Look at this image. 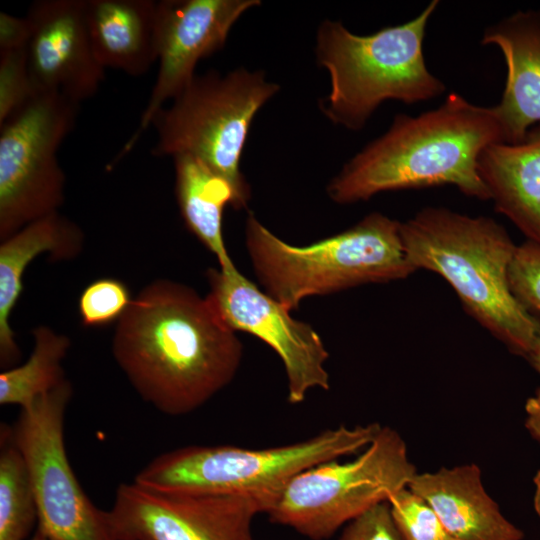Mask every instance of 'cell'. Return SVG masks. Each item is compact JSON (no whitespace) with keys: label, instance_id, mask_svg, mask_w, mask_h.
I'll return each mask as SVG.
<instances>
[{"label":"cell","instance_id":"cell-21","mask_svg":"<svg viewBox=\"0 0 540 540\" xmlns=\"http://www.w3.org/2000/svg\"><path fill=\"white\" fill-rule=\"evenodd\" d=\"M34 346L28 360L0 374V404L28 407L37 398L53 390L65 380L62 361L70 348V340L48 326H37Z\"/></svg>","mask_w":540,"mask_h":540},{"label":"cell","instance_id":"cell-30","mask_svg":"<svg viewBox=\"0 0 540 540\" xmlns=\"http://www.w3.org/2000/svg\"><path fill=\"white\" fill-rule=\"evenodd\" d=\"M526 358L534 370L540 375V331L538 332L531 351Z\"/></svg>","mask_w":540,"mask_h":540},{"label":"cell","instance_id":"cell-6","mask_svg":"<svg viewBox=\"0 0 540 540\" xmlns=\"http://www.w3.org/2000/svg\"><path fill=\"white\" fill-rule=\"evenodd\" d=\"M381 428L379 423L353 428L340 425L302 441L263 449L185 446L156 456L133 482L158 491L259 495L272 506L293 477L366 448Z\"/></svg>","mask_w":540,"mask_h":540},{"label":"cell","instance_id":"cell-23","mask_svg":"<svg viewBox=\"0 0 540 540\" xmlns=\"http://www.w3.org/2000/svg\"><path fill=\"white\" fill-rule=\"evenodd\" d=\"M388 503L403 540H456L434 509L408 487L392 495Z\"/></svg>","mask_w":540,"mask_h":540},{"label":"cell","instance_id":"cell-26","mask_svg":"<svg viewBox=\"0 0 540 540\" xmlns=\"http://www.w3.org/2000/svg\"><path fill=\"white\" fill-rule=\"evenodd\" d=\"M513 296L533 318L540 321V245L526 240L517 245L509 267Z\"/></svg>","mask_w":540,"mask_h":540},{"label":"cell","instance_id":"cell-3","mask_svg":"<svg viewBox=\"0 0 540 540\" xmlns=\"http://www.w3.org/2000/svg\"><path fill=\"white\" fill-rule=\"evenodd\" d=\"M400 234L416 271L441 276L469 316L512 353L528 356L540 321L511 292L509 267L517 245L502 225L490 217L431 206L401 222Z\"/></svg>","mask_w":540,"mask_h":540},{"label":"cell","instance_id":"cell-12","mask_svg":"<svg viewBox=\"0 0 540 540\" xmlns=\"http://www.w3.org/2000/svg\"><path fill=\"white\" fill-rule=\"evenodd\" d=\"M206 299L233 331L256 336L281 359L287 377V400L304 401L315 388L328 390L329 353L315 329L291 316V311L260 290L235 265L207 271Z\"/></svg>","mask_w":540,"mask_h":540},{"label":"cell","instance_id":"cell-32","mask_svg":"<svg viewBox=\"0 0 540 540\" xmlns=\"http://www.w3.org/2000/svg\"><path fill=\"white\" fill-rule=\"evenodd\" d=\"M29 540H50L36 529L35 534Z\"/></svg>","mask_w":540,"mask_h":540},{"label":"cell","instance_id":"cell-16","mask_svg":"<svg viewBox=\"0 0 540 540\" xmlns=\"http://www.w3.org/2000/svg\"><path fill=\"white\" fill-rule=\"evenodd\" d=\"M408 488L434 509L456 540L524 538V532L501 513L487 493L481 469L474 463L417 473Z\"/></svg>","mask_w":540,"mask_h":540},{"label":"cell","instance_id":"cell-31","mask_svg":"<svg viewBox=\"0 0 540 540\" xmlns=\"http://www.w3.org/2000/svg\"><path fill=\"white\" fill-rule=\"evenodd\" d=\"M534 483V496H533V506L536 514L540 517V470L536 473L533 478Z\"/></svg>","mask_w":540,"mask_h":540},{"label":"cell","instance_id":"cell-10","mask_svg":"<svg viewBox=\"0 0 540 540\" xmlns=\"http://www.w3.org/2000/svg\"><path fill=\"white\" fill-rule=\"evenodd\" d=\"M72 393L65 380L20 409L11 439L27 467L39 532L50 540H114L107 511L90 500L68 459L64 421Z\"/></svg>","mask_w":540,"mask_h":540},{"label":"cell","instance_id":"cell-25","mask_svg":"<svg viewBox=\"0 0 540 540\" xmlns=\"http://www.w3.org/2000/svg\"><path fill=\"white\" fill-rule=\"evenodd\" d=\"M35 95L27 47L0 51V125L19 113Z\"/></svg>","mask_w":540,"mask_h":540},{"label":"cell","instance_id":"cell-22","mask_svg":"<svg viewBox=\"0 0 540 540\" xmlns=\"http://www.w3.org/2000/svg\"><path fill=\"white\" fill-rule=\"evenodd\" d=\"M0 435V540H29L38 525L34 491L10 427L2 424Z\"/></svg>","mask_w":540,"mask_h":540},{"label":"cell","instance_id":"cell-24","mask_svg":"<svg viewBox=\"0 0 540 540\" xmlns=\"http://www.w3.org/2000/svg\"><path fill=\"white\" fill-rule=\"evenodd\" d=\"M133 298L125 283L115 278H100L82 291L78 311L86 327H103L118 322Z\"/></svg>","mask_w":540,"mask_h":540},{"label":"cell","instance_id":"cell-8","mask_svg":"<svg viewBox=\"0 0 540 540\" xmlns=\"http://www.w3.org/2000/svg\"><path fill=\"white\" fill-rule=\"evenodd\" d=\"M417 473L402 436L382 426L355 459L326 461L293 477L267 514L272 522L309 539H328L370 507L408 487Z\"/></svg>","mask_w":540,"mask_h":540},{"label":"cell","instance_id":"cell-17","mask_svg":"<svg viewBox=\"0 0 540 540\" xmlns=\"http://www.w3.org/2000/svg\"><path fill=\"white\" fill-rule=\"evenodd\" d=\"M84 233L73 221L54 212L26 225L0 244V365L8 369L20 358L9 318L23 290V275L39 255L67 261L81 253Z\"/></svg>","mask_w":540,"mask_h":540},{"label":"cell","instance_id":"cell-1","mask_svg":"<svg viewBox=\"0 0 540 540\" xmlns=\"http://www.w3.org/2000/svg\"><path fill=\"white\" fill-rule=\"evenodd\" d=\"M114 359L147 403L168 416L189 414L235 377L243 346L191 287L158 279L117 322Z\"/></svg>","mask_w":540,"mask_h":540},{"label":"cell","instance_id":"cell-29","mask_svg":"<svg viewBox=\"0 0 540 540\" xmlns=\"http://www.w3.org/2000/svg\"><path fill=\"white\" fill-rule=\"evenodd\" d=\"M525 411V426L531 436L540 441V387L534 396L526 401Z\"/></svg>","mask_w":540,"mask_h":540},{"label":"cell","instance_id":"cell-7","mask_svg":"<svg viewBox=\"0 0 540 540\" xmlns=\"http://www.w3.org/2000/svg\"><path fill=\"white\" fill-rule=\"evenodd\" d=\"M279 88L259 70L236 68L226 74H196L171 104L155 115L151 125L157 141L152 154L199 158L231 185L233 208H245L251 192L240 170L242 151L255 115Z\"/></svg>","mask_w":540,"mask_h":540},{"label":"cell","instance_id":"cell-28","mask_svg":"<svg viewBox=\"0 0 540 540\" xmlns=\"http://www.w3.org/2000/svg\"><path fill=\"white\" fill-rule=\"evenodd\" d=\"M30 23L27 17L0 13V51L27 47Z\"/></svg>","mask_w":540,"mask_h":540},{"label":"cell","instance_id":"cell-20","mask_svg":"<svg viewBox=\"0 0 540 540\" xmlns=\"http://www.w3.org/2000/svg\"><path fill=\"white\" fill-rule=\"evenodd\" d=\"M175 192L181 217L187 229L216 256L219 267L234 265L225 246L223 212L234 207L231 185L197 157H173Z\"/></svg>","mask_w":540,"mask_h":540},{"label":"cell","instance_id":"cell-5","mask_svg":"<svg viewBox=\"0 0 540 540\" xmlns=\"http://www.w3.org/2000/svg\"><path fill=\"white\" fill-rule=\"evenodd\" d=\"M400 224L372 212L338 234L296 246L249 213L245 245L264 292L292 312L307 297L412 275L416 270L406 257Z\"/></svg>","mask_w":540,"mask_h":540},{"label":"cell","instance_id":"cell-2","mask_svg":"<svg viewBox=\"0 0 540 540\" xmlns=\"http://www.w3.org/2000/svg\"><path fill=\"white\" fill-rule=\"evenodd\" d=\"M499 142L504 136L495 106L450 93L432 110L397 114L384 134L343 166L327 194L335 203L351 204L386 191L451 185L470 198L490 200L478 161Z\"/></svg>","mask_w":540,"mask_h":540},{"label":"cell","instance_id":"cell-11","mask_svg":"<svg viewBox=\"0 0 540 540\" xmlns=\"http://www.w3.org/2000/svg\"><path fill=\"white\" fill-rule=\"evenodd\" d=\"M271 501L252 494L118 486L107 511L114 540H254L252 522Z\"/></svg>","mask_w":540,"mask_h":540},{"label":"cell","instance_id":"cell-9","mask_svg":"<svg viewBox=\"0 0 540 540\" xmlns=\"http://www.w3.org/2000/svg\"><path fill=\"white\" fill-rule=\"evenodd\" d=\"M79 104L56 93H37L0 125V240L65 200V174L57 152L72 131Z\"/></svg>","mask_w":540,"mask_h":540},{"label":"cell","instance_id":"cell-15","mask_svg":"<svg viewBox=\"0 0 540 540\" xmlns=\"http://www.w3.org/2000/svg\"><path fill=\"white\" fill-rule=\"evenodd\" d=\"M482 45L497 46L507 77L495 109L504 143L520 142L540 123V11H517L485 28Z\"/></svg>","mask_w":540,"mask_h":540},{"label":"cell","instance_id":"cell-18","mask_svg":"<svg viewBox=\"0 0 540 540\" xmlns=\"http://www.w3.org/2000/svg\"><path fill=\"white\" fill-rule=\"evenodd\" d=\"M85 18L93 52L104 69L138 77L157 62V1L85 0Z\"/></svg>","mask_w":540,"mask_h":540},{"label":"cell","instance_id":"cell-19","mask_svg":"<svg viewBox=\"0 0 540 540\" xmlns=\"http://www.w3.org/2000/svg\"><path fill=\"white\" fill-rule=\"evenodd\" d=\"M478 172L495 209L540 245V123L520 142L486 147Z\"/></svg>","mask_w":540,"mask_h":540},{"label":"cell","instance_id":"cell-13","mask_svg":"<svg viewBox=\"0 0 540 540\" xmlns=\"http://www.w3.org/2000/svg\"><path fill=\"white\" fill-rule=\"evenodd\" d=\"M259 0L157 1L158 73L136 131L114 162L132 150L157 112L195 77L198 62L221 50L229 32Z\"/></svg>","mask_w":540,"mask_h":540},{"label":"cell","instance_id":"cell-27","mask_svg":"<svg viewBox=\"0 0 540 540\" xmlns=\"http://www.w3.org/2000/svg\"><path fill=\"white\" fill-rule=\"evenodd\" d=\"M338 540H403L388 501L378 503L345 525Z\"/></svg>","mask_w":540,"mask_h":540},{"label":"cell","instance_id":"cell-14","mask_svg":"<svg viewBox=\"0 0 540 540\" xmlns=\"http://www.w3.org/2000/svg\"><path fill=\"white\" fill-rule=\"evenodd\" d=\"M28 69L37 93H56L80 104L105 77L90 42L85 0H39L27 15Z\"/></svg>","mask_w":540,"mask_h":540},{"label":"cell","instance_id":"cell-4","mask_svg":"<svg viewBox=\"0 0 540 540\" xmlns=\"http://www.w3.org/2000/svg\"><path fill=\"white\" fill-rule=\"evenodd\" d=\"M438 1L410 21L369 35H357L340 21L326 19L317 29L315 55L329 75V93L320 100L334 124L362 129L385 101L425 102L445 91L425 62L423 42Z\"/></svg>","mask_w":540,"mask_h":540}]
</instances>
